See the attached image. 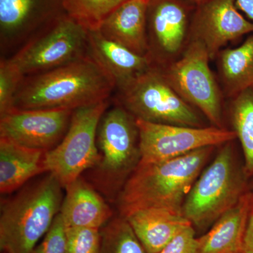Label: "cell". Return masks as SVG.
Segmentation results:
<instances>
[{
	"label": "cell",
	"instance_id": "6da1fadb",
	"mask_svg": "<svg viewBox=\"0 0 253 253\" xmlns=\"http://www.w3.org/2000/svg\"><path fill=\"white\" fill-rule=\"evenodd\" d=\"M115 90L114 82L88 54L61 67L24 77L13 107L75 110L111 99Z\"/></svg>",
	"mask_w": 253,
	"mask_h": 253
},
{
	"label": "cell",
	"instance_id": "7a4b0ae2",
	"mask_svg": "<svg viewBox=\"0 0 253 253\" xmlns=\"http://www.w3.org/2000/svg\"><path fill=\"white\" fill-rule=\"evenodd\" d=\"M213 149L203 148L161 162H139L116 200L120 215L125 217L138 210L150 208L182 212L186 196Z\"/></svg>",
	"mask_w": 253,
	"mask_h": 253
},
{
	"label": "cell",
	"instance_id": "3957f363",
	"mask_svg": "<svg viewBox=\"0 0 253 253\" xmlns=\"http://www.w3.org/2000/svg\"><path fill=\"white\" fill-rule=\"evenodd\" d=\"M63 189L48 173L13 197L1 201L0 249L3 253L33 252L60 212Z\"/></svg>",
	"mask_w": 253,
	"mask_h": 253
},
{
	"label": "cell",
	"instance_id": "277c9868",
	"mask_svg": "<svg viewBox=\"0 0 253 253\" xmlns=\"http://www.w3.org/2000/svg\"><path fill=\"white\" fill-rule=\"evenodd\" d=\"M114 102L100 121L96 136L99 158L89 169V182L111 202L117 200L141 159L136 119Z\"/></svg>",
	"mask_w": 253,
	"mask_h": 253
},
{
	"label": "cell",
	"instance_id": "5b68a950",
	"mask_svg": "<svg viewBox=\"0 0 253 253\" xmlns=\"http://www.w3.org/2000/svg\"><path fill=\"white\" fill-rule=\"evenodd\" d=\"M231 142L223 145L202 171L183 204L182 214L200 230L213 225L249 191V178L238 163Z\"/></svg>",
	"mask_w": 253,
	"mask_h": 253
},
{
	"label": "cell",
	"instance_id": "8992f818",
	"mask_svg": "<svg viewBox=\"0 0 253 253\" xmlns=\"http://www.w3.org/2000/svg\"><path fill=\"white\" fill-rule=\"evenodd\" d=\"M116 91L114 101L136 119L158 124L204 127L199 114L174 91L162 71L154 65Z\"/></svg>",
	"mask_w": 253,
	"mask_h": 253
},
{
	"label": "cell",
	"instance_id": "52a82bcc",
	"mask_svg": "<svg viewBox=\"0 0 253 253\" xmlns=\"http://www.w3.org/2000/svg\"><path fill=\"white\" fill-rule=\"evenodd\" d=\"M111 99L73 110L66 135L46 152L44 168L63 189L92 168L99 158L96 136L101 118Z\"/></svg>",
	"mask_w": 253,
	"mask_h": 253
},
{
	"label": "cell",
	"instance_id": "ba28073f",
	"mask_svg": "<svg viewBox=\"0 0 253 253\" xmlns=\"http://www.w3.org/2000/svg\"><path fill=\"white\" fill-rule=\"evenodd\" d=\"M89 54V30L66 13L9 58L24 77L39 74Z\"/></svg>",
	"mask_w": 253,
	"mask_h": 253
},
{
	"label": "cell",
	"instance_id": "9c48e42d",
	"mask_svg": "<svg viewBox=\"0 0 253 253\" xmlns=\"http://www.w3.org/2000/svg\"><path fill=\"white\" fill-rule=\"evenodd\" d=\"M210 59L204 44L194 39L180 59L163 73L184 101L199 109L212 126L224 128L220 92L210 68Z\"/></svg>",
	"mask_w": 253,
	"mask_h": 253
},
{
	"label": "cell",
	"instance_id": "30bf717a",
	"mask_svg": "<svg viewBox=\"0 0 253 253\" xmlns=\"http://www.w3.org/2000/svg\"><path fill=\"white\" fill-rule=\"evenodd\" d=\"M140 162H161L206 147L224 145L236 139L234 130L158 124L136 119Z\"/></svg>",
	"mask_w": 253,
	"mask_h": 253
},
{
	"label": "cell",
	"instance_id": "8fae6325",
	"mask_svg": "<svg viewBox=\"0 0 253 253\" xmlns=\"http://www.w3.org/2000/svg\"><path fill=\"white\" fill-rule=\"evenodd\" d=\"M66 14L63 0H0L1 59H9Z\"/></svg>",
	"mask_w": 253,
	"mask_h": 253
},
{
	"label": "cell",
	"instance_id": "7c38bea8",
	"mask_svg": "<svg viewBox=\"0 0 253 253\" xmlns=\"http://www.w3.org/2000/svg\"><path fill=\"white\" fill-rule=\"evenodd\" d=\"M73 110L14 109L0 116V139L47 151L62 141Z\"/></svg>",
	"mask_w": 253,
	"mask_h": 253
},
{
	"label": "cell",
	"instance_id": "4fadbf2b",
	"mask_svg": "<svg viewBox=\"0 0 253 253\" xmlns=\"http://www.w3.org/2000/svg\"><path fill=\"white\" fill-rule=\"evenodd\" d=\"M238 9L235 0H208L199 4L193 34L206 46L211 59L229 42L253 33V23Z\"/></svg>",
	"mask_w": 253,
	"mask_h": 253
},
{
	"label": "cell",
	"instance_id": "5bb4252c",
	"mask_svg": "<svg viewBox=\"0 0 253 253\" xmlns=\"http://www.w3.org/2000/svg\"><path fill=\"white\" fill-rule=\"evenodd\" d=\"M188 9L180 0H150L147 15L149 57L176 54L185 39Z\"/></svg>",
	"mask_w": 253,
	"mask_h": 253
},
{
	"label": "cell",
	"instance_id": "9a60e30c",
	"mask_svg": "<svg viewBox=\"0 0 253 253\" xmlns=\"http://www.w3.org/2000/svg\"><path fill=\"white\" fill-rule=\"evenodd\" d=\"M150 0H128L108 15L98 31L108 39L149 56L147 15Z\"/></svg>",
	"mask_w": 253,
	"mask_h": 253
},
{
	"label": "cell",
	"instance_id": "2e32d148",
	"mask_svg": "<svg viewBox=\"0 0 253 253\" xmlns=\"http://www.w3.org/2000/svg\"><path fill=\"white\" fill-rule=\"evenodd\" d=\"M60 214L67 227L101 229L113 217L112 210L97 189L83 176L68 184Z\"/></svg>",
	"mask_w": 253,
	"mask_h": 253
},
{
	"label": "cell",
	"instance_id": "e0dca14e",
	"mask_svg": "<svg viewBox=\"0 0 253 253\" xmlns=\"http://www.w3.org/2000/svg\"><path fill=\"white\" fill-rule=\"evenodd\" d=\"M89 54L113 80L116 89L126 85L154 65L149 56L136 54L108 39L98 30H89Z\"/></svg>",
	"mask_w": 253,
	"mask_h": 253
},
{
	"label": "cell",
	"instance_id": "ac0fdd59",
	"mask_svg": "<svg viewBox=\"0 0 253 253\" xmlns=\"http://www.w3.org/2000/svg\"><path fill=\"white\" fill-rule=\"evenodd\" d=\"M147 253H158L191 224L182 212L163 208L138 210L125 217Z\"/></svg>",
	"mask_w": 253,
	"mask_h": 253
},
{
	"label": "cell",
	"instance_id": "d6986e66",
	"mask_svg": "<svg viewBox=\"0 0 253 253\" xmlns=\"http://www.w3.org/2000/svg\"><path fill=\"white\" fill-rule=\"evenodd\" d=\"M251 191L213 224L199 240L198 253H243Z\"/></svg>",
	"mask_w": 253,
	"mask_h": 253
},
{
	"label": "cell",
	"instance_id": "ffe728a7",
	"mask_svg": "<svg viewBox=\"0 0 253 253\" xmlns=\"http://www.w3.org/2000/svg\"><path fill=\"white\" fill-rule=\"evenodd\" d=\"M45 151L30 149L12 141L0 139V192L9 194L22 187L42 173Z\"/></svg>",
	"mask_w": 253,
	"mask_h": 253
},
{
	"label": "cell",
	"instance_id": "44dd1931",
	"mask_svg": "<svg viewBox=\"0 0 253 253\" xmlns=\"http://www.w3.org/2000/svg\"><path fill=\"white\" fill-rule=\"evenodd\" d=\"M219 66L226 91L231 96L253 89V35L238 47L221 51Z\"/></svg>",
	"mask_w": 253,
	"mask_h": 253
},
{
	"label": "cell",
	"instance_id": "7402d4cb",
	"mask_svg": "<svg viewBox=\"0 0 253 253\" xmlns=\"http://www.w3.org/2000/svg\"><path fill=\"white\" fill-rule=\"evenodd\" d=\"M231 121L244 156L246 176L253 178V89L240 93L231 106Z\"/></svg>",
	"mask_w": 253,
	"mask_h": 253
},
{
	"label": "cell",
	"instance_id": "603a6c76",
	"mask_svg": "<svg viewBox=\"0 0 253 253\" xmlns=\"http://www.w3.org/2000/svg\"><path fill=\"white\" fill-rule=\"evenodd\" d=\"M101 253H147L126 218L113 217L101 229Z\"/></svg>",
	"mask_w": 253,
	"mask_h": 253
},
{
	"label": "cell",
	"instance_id": "cb8c5ba5",
	"mask_svg": "<svg viewBox=\"0 0 253 253\" xmlns=\"http://www.w3.org/2000/svg\"><path fill=\"white\" fill-rule=\"evenodd\" d=\"M128 0H63L70 16L88 30H96L106 16Z\"/></svg>",
	"mask_w": 253,
	"mask_h": 253
},
{
	"label": "cell",
	"instance_id": "d4e9b609",
	"mask_svg": "<svg viewBox=\"0 0 253 253\" xmlns=\"http://www.w3.org/2000/svg\"><path fill=\"white\" fill-rule=\"evenodd\" d=\"M24 76L9 59L0 61V116L14 109L15 95Z\"/></svg>",
	"mask_w": 253,
	"mask_h": 253
},
{
	"label": "cell",
	"instance_id": "484cf974",
	"mask_svg": "<svg viewBox=\"0 0 253 253\" xmlns=\"http://www.w3.org/2000/svg\"><path fill=\"white\" fill-rule=\"evenodd\" d=\"M101 229L68 227L66 253H101Z\"/></svg>",
	"mask_w": 253,
	"mask_h": 253
},
{
	"label": "cell",
	"instance_id": "4316f807",
	"mask_svg": "<svg viewBox=\"0 0 253 253\" xmlns=\"http://www.w3.org/2000/svg\"><path fill=\"white\" fill-rule=\"evenodd\" d=\"M67 228L59 212L41 244L36 246L32 253H66Z\"/></svg>",
	"mask_w": 253,
	"mask_h": 253
},
{
	"label": "cell",
	"instance_id": "83f0119b",
	"mask_svg": "<svg viewBox=\"0 0 253 253\" xmlns=\"http://www.w3.org/2000/svg\"><path fill=\"white\" fill-rule=\"evenodd\" d=\"M199 240L192 224L186 226L158 253H198Z\"/></svg>",
	"mask_w": 253,
	"mask_h": 253
},
{
	"label": "cell",
	"instance_id": "f1b7e54d",
	"mask_svg": "<svg viewBox=\"0 0 253 253\" xmlns=\"http://www.w3.org/2000/svg\"><path fill=\"white\" fill-rule=\"evenodd\" d=\"M243 253H253V191H251L249 217L245 234Z\"/></svg>",
	"mask_w": 253,
	"mask_h": 253
},
{
	"label": "cell",
	"instance_id": "f546056e",
	"mask_svg": "<svg viewBox=\"0 0 253 253\" xmlns=\"http://www.w3.org/2000/svg\"><path fill=\"white\" fill-rule=\"evenodd\" d=\"M238 9L242 11L253 23V0H235Z\"/></svg>",
	"mask_w": 253,
	"mask_h": 253
},
{
	"label": "cell",
	"instance_id": "4dcf8cb0",
	"mask_svg": "<svg viewBox=\"0 0 253 253\" xmlns=\"http://www.w3.org/2000/svg\"><path fill=\"white\" fill-rule=\"evenodd\" d=\"M194 1H196V3H198V4H203V3L206 2V1H207L208 0H194Z\"/></svg>",
	"mask_w": 253,
	"mask_h": 253
},
{
	"label": "cell",
	"instance_id": "1f68e13d",
	"mask_svg": "<svg viewBox=\"0 0 253 253\" xmlns=\"http://www.w3.org/2000/svg\"></svg>",
	"mask_w": 253,
	"mask_h": 253
}]
</instances>
